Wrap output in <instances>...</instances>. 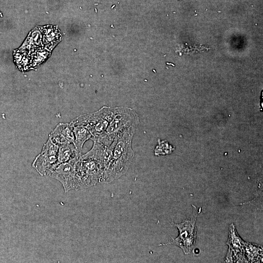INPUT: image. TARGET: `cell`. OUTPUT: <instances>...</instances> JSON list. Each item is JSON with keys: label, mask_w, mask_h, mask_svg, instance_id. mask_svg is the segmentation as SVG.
Segmentation results:
<instances>
[{"label": "cell", "mask_w": 263, "mask_h": 263, "mask_svg": "<svg viewBox=\"0 0 263 263\" xmlns=\"http://www.w3.org/2000/svg\"><path fill=\"white\" fill-rule=\"evenodd\" d=\"M92 149L81 155L74 164L79 189L95 185L111 157L112 151L108 146L94 140Z\"/></svg>", "instance_id": "cell-1"}, {"label": "cell", "mask_w": 263, "mask_h": 263, "mask_svg": "<svg viewBox=\"0 0 263 263\" xmlns=\"http://www.w3.org/2000/svg\"><path fill=\"white\" fill-rule=\"evenodd\" d=\"M135 126L126 128L112 143V154L99 182L109 183L127 171L134 156L131 141Z\"/></svg>", "instance_id": "cell-2"}, {"label": "cell", "mask_w": 263, "mask_h": 263, "mask_svg": "<svg viewBox=\"0 0 263 263\" xmlns=\"http://www.w3.org/2000/svg\"><path fill=\"white\" fill-rule=\"evenodd\" d=\"M116 109V108L103 107L95 113L80 115L70 123L84 127L92 134V139H98L105 133Z\"/></svg>", "instance_id": "cell-3"}, {"label": "cell", "mask_w": 263, "mask_h": 263, "mask_svg": "<svg viewBox=\"0 0 263 263\" xmlns=\"http://www.w3.org/2000/svg\"><path fill=\"white\" fill-rule=\"evenodd\" d=\"M195 212L196 211L194 209V213L191 218L187 219L180 224H174L173 225L178 229V236L174 239H172V241L162 244L167 245L170 244L175 245L181 248L185 254L190 253L195 243L196 235L195 221L197 215Z\"/></svg>", "instance_id": "cell-4"}, {"label": "cell", "mask_w": 263, "mask_h": 263, "mask_svg": "<svg viewBox=\"0 0 263 263\" xmlns=\"http://www.w3.org/2000/svg\"><path fill=\"white\" fill-rule=\"evenodd\" d=\"M58 146L49 136L42 150L35 158L32 167L41 176L47 175L56 165Z\"/></svg>", "instance_id": "cell-5"}, {"label": "cell", "mask_w": 263, "mask_h": 263, "mask_svg": "<svg viewBox=\"0 0 263 263\" xmlns=\"http://www.w3.org/2000/svg\"><path fill=\"white\" fill-rule=\"evenodd\" d=\"M77 159L57 165L47 175L59 181L65 192L79 189L74 167Z\"/></svg>", "instance_id": "cell-6"}, {"label": "cell", "mask_w": 263, "mask_h": 263, "mask_svg": "<svg viewBox=\"0 0 263 263\" xmlns=\"http://www.w3.org/2000/svg\"><path fill=\"white\" fill-rule=\"evenodd\" d=\"M49 136L52 141L58 146L67 143H73L75 134L73 126L70 123H60L50 133Z\"/></svg>", "instance_id": "cell-7"}, {"label": "cell", "mask_w": 263, "mask_h": 263, "mask_svg": "<svg viewBox=\"0 0 263 263\" xmlns=\"http://www.w3.org/2000/svg\"><path fill=\"white\" fill-rule=\"evenodd\" d=\"M40 30L43 48L52 52L61 40V32L57 26L52 25L40 26Z\"/></svg>", "instance_id": "cell-8"}, {"label": "cell", "mask_w": 263, "mask_h": 263, "mask_svg": "<svg viewBox=\"0 0 263 263\" xmlns=\"http://www.w3.org/2000/svg\"><path fill=\"white\" fill-rule=\"evenodd\" d=\"M41 47H43L40 26H36L29 33L26 38L18 49L30 54Z\"/></svg>", "instance_id": "cell-9"}, {"label": "cell", "mask_w": 263, "mask_h": 263, "mask_svg": "<svg viewBox=\"0 0 263 263\" xmlns=\"http://www.w3.org/2000/svg\"><path fill=\"white\" fill-rule=\"evenodd\" d=\"M81 155L78 154L73 143L60 145L58 148L56 165L78 158Z\"/></svg>", "instance_id": "cell-10"}, {"label": "cell", "mask_w": 263, "mask_h": 263, "mask_svg": "<svg viewBox=\"0 0 263 263\" xmlns=\"http://www.w3.org/2000/svg\"><path fill=\"white\" fill-rule=\"evenodd\" d=\"M71 125L73 126L75 134L73 144L78 154L81 155L84 143L86 141L91 138L92 136L90 132L84 127L79 125H73L72 124Z\"/></svg>", "instance_id": "cell-11"}, {"label": "cell", "mask_w": 263, "mask_h": 263, "mask_svg": "<svg viewBox=\"0 0 263 263\" xmlns=\"http://www.w3.org/2000/svg\"><path fill=\"white\" fill-rule=\"evenodd\" d=\"M13 56L14 63L19 70L24 71L32 69L31 57L29 54L17 49L13 50Z\"/></svg>", "instance_id": "cell-12"}, {"label": "cell", "mask_w": 263, "mask_h": 263, "mask_svg": "<svg viewBox=\"0 0 263 263\" xmlns=\"http://www.w3.org/2000/svg\"><path fill=\"white\" fill-rule=\"evenodd\" d=\"M51 54V51L43 47H41L31 53L30 55L31 57L32 69L36 68L46 61Z\"/></svg>", "instance_id": "cell-13"}, {"label": "cell", "mask_w": 263, "mask_h": 263, "mask_svg": "<svg viewBox=\"0 0 263 263\" xmlns=\"http://www.w3.org/2000/svg\"><path fill=\"white\" fill-rule=\"evenodd\" d=\"M3 17V15H2V13L1 12V11H0V18L1 17Z\"/></svg>", "instance_id": "cell-14"}]
</instances>
